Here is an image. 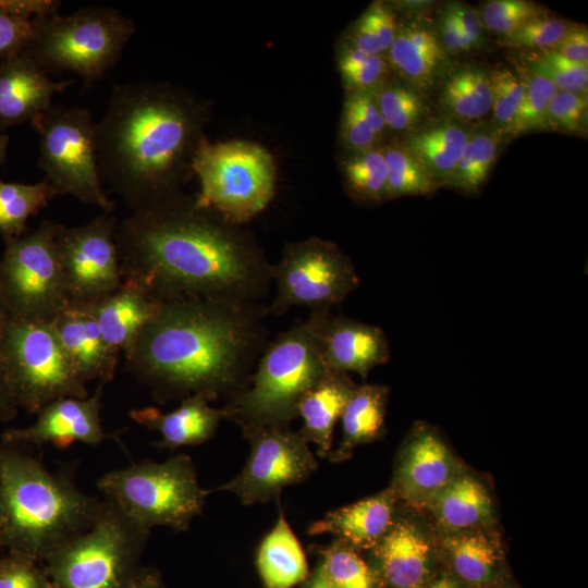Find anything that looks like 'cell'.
Returning <instances> with one entry per match:
<instances>
[{"label": "cell", "mask_w": 588, "mask_h": 588, "mask_svg": "<svg viewBox=\"0 0 588 588\" xmlns=\"http://www.w3.org/2000/svg\"><path fill=\"white\" fill-rule=\"evenodd\" d=\"M382 150L388 168L387 199L429 195L440 187L404 146H390Z\"/></svg>", "instance_id": "37"}, {"label": "cell", "mask_w": 588, "mask_h": 588, "mask_svg": "<svg viewBox=\"0 0 588 588\" xmlns=\"http://www.w3.org/2000/svg\"><path fill=\"white\" fill-rule=\"evenodd\" d=\"M102 387L99 384L91 396L63 397L48 403L37 413L33 425L4 431L2 442L58 448H66L74 442L99 445L111 438L101 424Z\"/></svg>", "instance_id": "17"}, {"label": "cell", "mask_w": 588, "mask_h": 588, "mask_svg": "<svg viewBox=\"0 0 588 588\" xmlns=\"http://www.w3.org/2000/svg\"><path fill=\"white\" fill-rule=\"evenodd\" d=\"M162 304L140 285L123 280L113 293L94 303L93 309L105 340L125 356Z\"/></svg>", "instance_id": "22"}, {"label": "cell", "mask_w": 588, "mask_h": 588, "mask_svg": "<svg viewBox=\"0 0 588 588\" xmlns=\"http://www.w3.org/2000/svg\"><path fill=\"white\" fill-rule=\"evenodd\" d=\"M395 501L393 490H384L328 512L310 524L307 534H330L355 549H373L395 522Z\"/></svg>", "instance_id": "21"}, {"label": "cell", "mask_w": 588, "mask_h": 588, "mask_svg": "<svg viewBox=\"0 0 588 588\" xmlns=\"http://www.w3.org/2000/svg\"><path fill=\"white\" fill-rule=\"evenodd\" d=\"M329 371L309 319L269 342L245 389L223 407L225 419L247 427H289L302 397Z\"/></svg>", "instance_id": "5"}, {"label": "cell", "mask_w": 588, "mask_h": 588, "mask_svg": "<svg viewBox=\"0 0 588 588\" xmlns=\"http://www.w3.org/2000/svg\"><path fill=\"white\" fill-rule=\"evenodd\" d=\"M256 566L265 588H292L309 576L304 550L282 510L258 547Z\"/></svg>", "instance_id": "28"}, {"label": "cell", "mask_w": 588, "mask_h": 588, "mask_svg": "<svg viewBox=\"0 0 588 588\" xmlns=\"http://www.w3.org/2000/svg\"><path fill=\"white\" fill-rule=\"evenodd\" d=\"M74 79L52 81L24 52L0 60V131L32 120L52 105Z\"/></svg>", "instance_id": "20"}, {"label": "cell", "mask_w": 588, "mask_h": 588, "mask_svg": "<svg viewBox=\"0 0 588 588\" xmlns=\"http://www.w3.org/2000/svg\"><path fill=\"white\" fill-rule=\"evenodd\" d=\"M503 137L494 126L470 131L462 157L446 186L464 194H477L497 161Z\"/></svg>", "instance_id": "33"}, {"label": "cell", "mask_w": 588, "mask_h": 588, "mask_svg": "<svg viewBox=\"0 0 588 588\" xmlns=\"http://www.w3.org/2000/svg\"><path fill=\"white\" fill-rule=\"evenodd\" d=\"M439 102L452 120L464 124L480 120L492 106L488 71L476 65L453 71L442 84Z\"/></svg>", "instance_id": "31"}, {"label": "cell", "mask_w": 588, "mask_h": 588, "mask_svg": "<svg viewBox=\"0 0 588 588\" xmlns=\"http://www.w3.org/2000/svg\"><path fill=\"white\" fill-rule=\"evenodd\" d=\"M30 121L39 137L38 167L53 197L71 195L103 212H113L114 204L98 173L91 112L58 103Z\"/></svg>", "instance_id": "11"}, {"label": "cell", "mask_w": 588, "mask_h": 588, "mask_svg": "<svg viewBox=\"0 0 588 588\" xmlns=\"http://www.w3.org/2000/svg\"><path fill=\"white\" fill-rule=\"evenodd\" d=\"M425 588H463L460 583L450 576H441L433 581H431L429 585L425 586Z\"/></svg>", "instance_id": "58"}, {"label": "cell", "mask_w": 588, "mask_h": 588, "mask_svg": "<svg viewBox=\"0 0 588 588\" xmlns=\"http://www.w3.org/2000/svg\"><path fill=\"white\" fill-rule=\"evenodd\" d=\"M53 194L46 181L36 184L0 180V234L4 241L24 235L29 217L44 209Z\"/></svg>", "instance_id": "35"}, {"label": "cell", "mask_w": 588, "mask_h": 588, "mask_svg": "<svg viewBox=\"0 0 588 588\" xmlns=\"http://www.w3.org/2000/svg\"><path fill=\"white\" fill-rule=\"evenodd\" d=\"M308 319L329 370L352 371L366 378L371 369L390 359L388 338L378 326L334 316L330 310H313Z\"/></svg>", "instance_id": "16"}, {"label": "cell", "mask_w": 588, "mask_h": 588, "mask_svg": "<svg viewBox=\"0 0 588 588\" xmlns=\"http://www.w3.org/2000/svg\"><path fill=\"white\" fill-rule=\"evenodd\" d=\"M149 534L105 499L93 523L42 565L53 588H114L139 567Z\"/></svg>", "instance_id": "8"}, {"label": "cell", "mask_w": 588, "mask_h": 588, "mask_svg": "<svg viewBox=\"0 0 588 588\" xmlns=\"http://www.w3.org/2000/svg\"><path fill=\"white\" fill-rule=\"evenodd\" d=\"M270 273L277 287L267 313L275 315L302 305L311 310H330L359 285L351 259L335 245L321 240L289 245Z\"/></svg>", "instance_id": "13"}, {"label": "cell", "mask_w": 588, "mask_h": 588, "mask_svg": "<svg viewBox=\"0 0 588 588\" xmlns=\"http://www.w3.org/2000/svg\"><path fill=\"white\" fill-rule=\"evenodd\" d=\"M0 588H53L42 563L8 551L0 556Z\"/></svg>", "instance_id": "47"}, {"label": "cell", "mask_w": 588, "mask_h": 588, "mask_svg": "<svg viewBox=\"0 0 588 588\" xmlns=\"http://www.w3.org/2000/svg\"><path fill=\"white\" fill-rule=\"evenodd\" d=\"M363 17L376 35L381 50H389L399 30L393 12L382 3H373Z\"/></svg>", "instance_id": "49"}, {"label": "cell", "mask_w": 588, "mask_h": 588, "mask_svg": "<svg viewBox=\"0 0 588 588\" xmlns=\"http://www.w3.org/2000/svg\"><path fill=\"white\" fill-rule=\"evenodd\" d=\"M389 388L382 384L356 385L341 415L342 439L330 452L331 462L346 460L354 448L370 443L383 433Z\"/></svg>", "instance_id": "29"}, {"label": "cell", "mask_w": 588, "mask_h": 588, "mask_svg": "<svg viewBox=\"0 0 588 588\" xmlns=\"http://www.w3.org/2000/svg\"><path fill=\"white\" fill-rule=\"evenodd\" d=\"M250 451L242 470L226 483L209 490L233 492L244 505L267 503L282 489L305 481L317 469L308 442L289 427L242 429Z\"/></svg>", "instance_id": "14"}, {"label": "cell", "mask_w": 588, "mask_h": 588, "mask_svg": "<svg viewBox=\"0 0 588 588\" xmlns=\"http://www.w3.org/2000/svg\"><path fill=\"white\" fill-rule=\"evenodd\" d=\"M135 32V22L115 9L85 7L68 15L35 16L23 52L47 73L72 72L91 86L115 65Z\"/></svg>", "instance_id": "6"}, {"label": "cell", "mask_w": 588, "mask_h": 588, "mask_svg": "<svg viewBox=\"0 0 588 588\" xmlns=\"http://www.w3.org/2000/svg\"><path fill=\"white\" fill-rule=\"evenodd\" d=\"M548 14L543 7L531 1L492 0L486 2L480 17L485 28L505 37L526 23Z\"/></svg>", "instance_id": "43"}, {"label": "cell", "mask_w": 588, "mask_h": 588, "mask_svg": "<svg viewBox=\"0 0 588 588\" xmlns=\"http://www.w3.org/2000/svg\"><path fill=\"white\" fill-rule=\"evenodd\" d=\"M56 0H0V60L22 53L34 32V17L59 13Z\"/></svg>", "instance_id": "34"}, {"label": "cell", "mask_w": 588, "mask_h": 588, "mask_svg": "<svg viewBox=\"0 0 588 588\" xmlns=\"http://www.w3.org/2000/svg\"><path fill=\"white\" fill-rule=\"evenodd\" d=\"M515 72L524 88V99L512 136L532 131H548V108L558 91L556 87L548 78L529 70L522 62H515Z\"/></svg>", "instance_id": "38"}, {"label": "cell", "mask_w": 588, "mask_h": 588, "mask_svg": "<svg viewBox=\"0 0 588 588\" xmlns=\"http://www.w3.org/2000/svg\"><path fill=\"white\" fill-rule=\"evenodd\" d=\"M118 223L112 212L103 211L79 226L58 223L56 241L70 302L94 304L121 285Z\"/></svg>", "instance_id": "15"}, {"label": "cell", "mask_w": 588, "mask_h": 588, "mask_svg": "<svg viewBox=\"0 0 588 588\" xmlns=\"http://www.w3.org/2000/svg\"><path fill=\"white\" fill-rule=\"evenodd\" d=\"M351 193L363 201L380 203L387 199L388 168L383 150L357 151L344 168Z\"/></svg>", "instance_id": "39"}, {"label": "cell", "mask_w": 588, "mask_h": 588, "mask_svg": "<svg viewBox=\"0 0 588 588\" xmlns=\"http://www.w3.org/2000/svg\"><path fill=\"white\" fill-rule=\"evenodd\" d=\"M339 64L344 83L354 91L371 89L388 69L381 54L369 56L354 47L343 52Z\"/></svg>", "instance_id": "45"}, {"label": "cell", "mask_w": 588, "mask_h": 588, "mask_svg": "<svg viewBox=\"0 0 588 588\" xmlns=\"http://www.w3.org/2000/svg\"><path fill=\"white\" fill-rule=\"evenodd\" d=\"M114 588H166L161 575L151 567H138L128 578Z\"/></svg>", "instance_id": "55"}, {"label": "cell", "mask_w": 588, "mask_h": 588, "mask_svg": "<svg viewBox=\"0 0 588 588\" xmlns=\"http://www.w3.org/2000/svg\"><path fill=\"white\" fill-rule=\"evenodd\" d=\"M197 199L172 195L118 223L123 280L161 302L206 298L257 304L271 282L265 259Z\"/></svg>", "instance_id": "1"}, {"label": "cell", "mask_w": 588, "mask_h": 588, "mask_svg": "<svg viewBox=\"0 0 588 588\" xmlns=\"http://www.w3.org/2000/svg\"><path fill=\"white\" fill-rule=\"evenodd\" d=\"M353 41L354 48L360 50L366 54L378 56L382 52L376 35L373 34V32L363 16L359 19L355 27Z\"/></svg>", "instance_id": "54"}, {"label": "cell", "mask_w": 588, "mask_h": 588, "mask_svg": "<svg viewBox=\"0 0 588 588\" xmlns=\"http://www.w3.org/2000/svg\"><path fill=\"white\" fill-rule=\"evenodd\" d=\"M429 504L438 522L455 532L476 528L492 515L487 489L469 475L460 474Z\"/></svg>", "instance_id": "30"}, {"label": "cell", "mask_w": 588, "mask_h": 588, "mask_svg": "<svg viewBox=\"0 0 588 588\" xmlns=\"http://www.w3.org/2000/svg\"><path fill=\"white\" fill-rule=\"evenodd\" d=\"M572 23L549 14L537 17L502 37V45L529 51L553 49L568 33Z\"/></svg>", "instance_id": "44"}, {"label": "cell", "mask_w": 588, "mask_h": 588, "mask_svg": "<svg viewBox=\"0 0 588 588\" xmlns=\"http://www.w3.org/2000/svg\"><path fill=\"white\" fill-rule=\"evenodd\" d=\"M439 30V40L448 53H460L476 47V45L462 33L460 26L448 9L440 19Z\"/></svg>", "instance_id": "52"}, {"label": "cell", "mask_w": 588, "mask_h": 588, "mask_svg": "<svg viewBox=\"0 0 588 588\" xmlns=\"http://www.w3.org/2000/svg\"><path fill=\"white\" fill-rule=\"evenodd\" d=\"M319 559L317 567L339 588H378L373 571L346 542L336 539L320 547Z\"/></svg>", "instance_id": "36"}, {"label": "cell", "mask_w": 588, "mask_h": 588, "mask_svg": "<svg viewBox=\"0 0 588 588\" xmlns=\"http://www.w3.org/2000/svg\"><path fill=\"white\" fill-rule=\"evenodd\" d=\"M355 388L347 373L329 370L299 401L303 427L297 432L316 445L320 457L329 456L334 426Z\"/></svg>", "instance_id": "25"}, {"label": "cell", "mask_w": 588, "mask_h": 588, "mask_svg": "<svg viewBox=\"0 0 588 588\" xmlns=\"http://www.w3.org/2000/svg\"><path fill=\"white\" fill-rule=\"evenodd\" d=\"M17 405L8 385L3 370L0 366V420L8 421L15 417Z\"/></svg>", "instance_id": "56"}, {"label": "cell", "mask_w": 588, "mask_h": 588, "mask_svg": "<svg viewBox=\"0 0 588 588\" xmlns=\"http://www.w3.org/2000/svg\"><path fill=\"white\" fill-rule=\"evenodd\" d=\"M199 110L163 86L114 84L102 118L94 124L97 168L135 210L174 195V185L193 168L204 138L197 137Z\"/></svg>", "instance_id": "3"}, {"label": "cell", "mask_w": 588, "mask_h": 588, "mask_svg": "<svg viewBox=\"0 0 588 588\" xmlns=\"http://www.w3.org/2000/svg\"><path fill=\"white\" fill-rule=\"evenodd\" d=\"M456 576L473 586H485L498 575L500 552L495 543L479 531H460L444 541Z\"/></svg>", "instance_id": "32"}, {"label": "cell", "mask_w": 588, "mask_h": 588, "mask_svg": "<svg viewBox=\"0 0 588 588\" xmlns=\"http://www.w3.org/2000/svg\"><path fill=\"white\" fill-rule=\"evenodd\" d=\"M9 136L0 133V164L5 161Z\"/></svg>", "instance_id": "60"}, {"label": "cell", "mask_w": 588, "mask_h": 588, "mask_svg": "<svg viewBox=\"0 0 588 588\" xmlns=\"http://www.w3.org/2000/svg\"><path fill=\"white\" fill-rule=\"evenodd\" d=\"M9 319H10V315H9V311L5 306V303L1 293V289H0V332Z\"/></svg>", "instance_id": "59"}, {"label": "cell", "mask_w": 588, "mask_h": 588, "mask_svg": "<svg viewBox=\"0 0 588 588\" xmlns=\"http://www.w3.org/2000/svg\"><path fill=\"white\" fill-rule=\"evenodd\" d=\"M460 474V467L441 437L426 424L417 425L400 453L395 497L412 504H429Z\"/></svg>", "instance_id": "18"}, {"label": "cell", "mask_w": 588, "mask_h": 588, "mask_svg": "<svg viewBox=\"0 0 588 588\" xmlns=\"http://www.w3.org/2000/svg\"><path fill=\"white\" fill-rule=\"evenodd\" d=\"M448 10L460 26L462 33L476 46L479 45L485 30L480 14L463 3H452L448 7Z\"/></svg>", "instance_id": "53"}, {"label": "cell", "mask_w": 588, "mask_h": 588, "mask_svg": "<svg viewBox=\"0 0 588 588\" xmlns=\"http://www.w3.org/2000/svg\"><path fill=\"white\" fill-rule=\"evenodd\" d=\"M105 499L142 528H188L201 514L209 490L198 482L187 454L157 463L142 461L102 475L97 481Z\"/></svg>", "instance_id": "7"}, {"label": "cell", "mask_w": 588, "mask_h": 588, "mask_svg": "<svg viewBox=\"0 0 588 588\" xmlns=\"http://www.w3.org/2000/svg\"><path fill=\"white\" fill-rule=\"evenodd\" d=\"M258 304L187 298L166 302L125 355L126 368L164 403L231 397L249 383L266 348Z\"/></svg>", "instance_id": "2"}, {"label": "cell", "mask_w": 588, "mask_h": 588, "mask_svg": "<svg viewBox=\"0 0 588 588\" xmlns=\"http://www.w3.org/2000/svg\"><path fill=\"white\" fill-rule=\"evenodd\" d=\"M373 550L389 588H425L431 550L416 525L395 520Z\"/></svg>", "instance_id": "24"}, {"label": "cell", "mask_w": 588, "mask_h": 588, "mask_svg": "<svg viewBox=\"0 0 588 588\" xmlns=\"http://www.w3.org/2000/svg\"><path fill=\"white\" fill-rule=\"evenodd\" d=\"M379 137L387 125L379 109L376 96L369 90L354 91L346 99Z\"/></svg>", "instance_id": "50"}, {"label": "cell", "mask_w": 588, "mask_h": 588, "mask_svg": "<svg viewBox=\"0 0 588 588\" xmlns=\"http://www.w3.org/2000/svg\"><path fill=\"white\" fill-rule=\"evenodd\" d=\"M206 399L193 395L181 400L180 406L169 413L155 407L133 409L131 418L149 430L157 431L161 439L155 445L176 450L182 446L201 444L213 437L225 413L209 405Z\"/></svg>", "instance_id": "23"}, {"label": "cell", "mask_w": 588, "mask_h": 588, "mask_svg": "<svg viewBox=\"0 0 588 588\" xmlns=\"http://www.w3.org/2000/svg\"><path fill=\"white\" fill-rule=\"evenodd\" d=\"M522 63L548 78L558 90L587 96L588 66L569 60L553 50L529 51Z\"/></svg>", "instance_id": "40"}, {"label": "cell", "mask_w": 588, "mask_h": 588, "mask_svg": "<svg viewBox=\"0 0 588 588\" xmlns=\"http://www.w3.org/2000/svg\"><path fill=\"white\" fill-rule=\"evenodd\" d=\"M50 323L85 383L105 384L113 379L121 353L105 340L93 304L69 302Z\"/></svg>", "instance_id": "19"}, {"label": "cell", "mask_w": 588, "mask_h": 588, "mask_svg": "<svg viewBox=\"0 0 588 588\" xmlns=\"http://www.w3.org/2000/svg\"><path fill=\"white\" fill-rule=\"evenodd\" d=\"M100 505L15 444L0 442V547L42 563L86 529Z\"/></svg>", "instance_id": "4"}, {"label": "cell", "mask_w": 588, "mask_h": 588, "mask_svg": "<svg viewBox=\"0 0 588 588\" xmlns=\"http://www.w3.org/2000/svg\"><path fill=\"white\" fill-rule=\"evenodd\" d=\"M587 108V96L558 90L548 108V130L566 134H584Z\"/></svg>", "instance_id": "46"}, {"label": "cell", "mask_w": 588, "mask_h": 588, "mask_svg": "<svg viewBox=\"0 0 588 588\" xmlns=\"http://www.w3.org/2000/svg\"><path fill=\"white\" fill-rule=\"evenodd\" d=\"M561 56L584 64L588 62V30L584 24H573L565 37L553 48Z\"/></svg>", "instance_id": "51"}, {"label": "cell", "mask_w": 588, "mask_h": 588, "mask_svg": "<svg viewBox=\"0 0 588 588\" xmlns=\"http://www.w3.org/2000/svg\"><path fill=\"white\" fill-rule=\"evenodd\" d=\"M470 128L452 119L416 127L403 145L422 164L439 186H446L468 140Z\"/></svg>", "instance_id": "27"}, {"label": "cell", "mask_w": 588, "mask_h": 588, "mask_svg": "<svg viewBox=\"0 0 588 588\" xmlns=\"http://www.w3.org/2000/svg\"><path fill=\"white\" fill-rule=\"evenodd\" d=\"M342 135L345 144L356 152L373 148L378 138L348 100L343 111Z\"/></svg>", "instance_id": "48"}, {"label": "cell", "mask_w": 588, "mask_h": 588, "mask_svg": "<svg viewBox=\"0 0 588 588\" xmlns=\"http://www.w3.org/2000/svg\"><path fill=\"white\" fill-rule=\"evenodd\" d=\"M389 52L394 68L420 93L433 86L448 61L436 32L420 23L399 29Z\"/></svg>", "instance_id": "26"}, {"label": "cell", "mask_w": 588, "mask_h": 588, "mask_svg": "<svg viewBox=\"0 0 588 588\" xmlns=\"http://www.w3.org/2000/svg\"><path fill=\"white\" fill-rule=\"evenodd\" d=\"M57 222L4 241L0 289L10 318L50 322L70 302L56 241Z\"/></svg>", "instance_id": "12"}, {"label": "cell", "mask_w": 588, "mask_h": 588, "mask_svg": "<svg viewBox=\"0 0 588 588\" xmlns=\"http://www.w3.org/2000/svg\"><path fill=\"white\" fill-rule=\"evenodd\" d=\"M376 98L387 127L394 131H413L427 111L421 93L413 86L389 85Z\"/></svg>", "instance_id": "41"}, {"label": "cell", "mask_w": 588, "mask_h": 588, "mask_svg": "<svg viewBox=\"0 0 588 588\" xmlns=\"http://www.w3.org/2000/svg\"><path fill=\"white\" fill-rule=\"evenodd\" d=\"M494 127L503 135L512 132L524 99V88L515 71L498 66L488 71Z\"/></svg>", "instance_id": "42"}, {"label": "cell", "mask_w": 588, "mask_h": 588, "mask_svg": "<svg viewBox=\"0 0 588 588\" xmlns=\"http://www.w3.org/2000/svg\"><path fill=\"white\" fill-rule=\"evenodd\" d=\"M193 170L200 182L197 201L230 223L245 222L261 212L274 193L273 159L253 143L211 144L203 139L194 156Z\"/></svg>", "instance_id": "10"}, {"label": "cell", "mask_w": 588, "mask_h": 588, "mask_svg": "<svg viewBox=\"0 0 588 588\" xmlns=\"http://www.w3.org/2000/svg\"><path fill=\"white\" fill-rule=\"evenodd\" d=\"M298 588H339L331 583L321 571L316 567L315 571L309 574L308 578L299 585Z\"/></svg>", "instance_id": "57"}, {"label": "cell", "mask_w": 588, "mask_h": 588, "mask_svg": "<svg viewBox=\"0 0 588 588\" xmlns=\"http://www.w3.org/2000/svg\"><path fill=\"white\" fill-rule=\"evenodd\" d=\"M0 366L17 407L28 413L89 396L50 322L10 318L0 332Z\"/></svg>", "instance_id": "9"}]
</instances>
